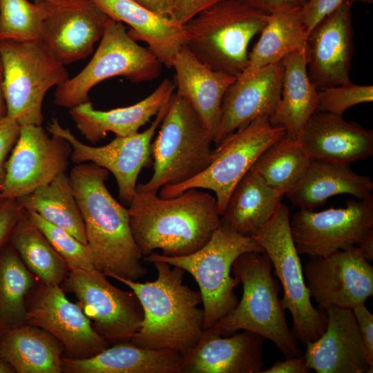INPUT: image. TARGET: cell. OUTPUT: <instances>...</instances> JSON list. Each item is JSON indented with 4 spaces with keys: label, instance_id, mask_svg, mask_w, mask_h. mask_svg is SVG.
<instances>
[{
    "label": "cell",
    "instance_id": "obj_1",
    "mask_svg": "<svg viewBox=\"0 0 373 373\" xmlns=\"http://www.w3.org/2000/svg\"><path fill=\"white\" fill-rule=\"evenodd\" d=\"M128 206L131 232L143 257L155 249L169 257L193 253L221 222L216 196L200 189L171 198L136 191Z\"/></svg>",
    "mask_w": 373,
    "mask_h": 373
},
{
    "label": "cell",
    "instance_id": "obj_2",
    "mask_svg": "<svg viewBox=\"0 0 373 373\" xmlns=\"http://www.w3.org/2000/svg\"><path fill=\"white\" fill-rule=\"evenodd\" d=\"M108 171L92 163L75 164L69 178L85 227L88 245L106 276L137 280L147 272L133 238L128 209L106 186Z\"/></svg>",
    "mask_w": 373,
    "mask_h": 373
},
{
    "label": "cell",
    "instance_id": "obj_3",
    "mask_svg": "<svg viewBox=\"0 0 373 373\" xmlns=\"http://www.w3.org/2000/svg\"><path fill=\"white\" fill-rule=\"evenodd\" d=\"M151 262L157 273L155 280L113 278L131 289L143 310L140 327L131 341L140 347L173 350L184 356L204 330L201 294L184 284L182 269L157 260Z\"/></svg>",
    "mask_w": 373,
    "mask_h": 373
},
{
    "label": "cell",
    "instance_id": "obj_4",
    "mask_svg": "<svg viewBox=\"0 0 373 373\" xmlns=\"http://www.w3.org/2000/svg\"><path fill=\"white\" fill-rule=\"evenodd\" d=\"M272 267L265 251H248L239 256L231 272L242 286V298L234 309L210 329L222 336L249 331L272 341L286 358L300 356L302 352L288 327Z\"/></svg>",
    "mask_w": 373,
    "mask_h": 373
},
{
    "label": "cell",
    "instance_id": "obj_5",
    "mask_svg": "<svg viewBox=\"0 0 373 373\" xmlns=\"http://www.w3.org/2000/svg\"><path fill=\"white\" fill-rule=\"evenodd\" d=\"M267 17L242 0L222 1L183 26L184 46L213 70L236 78L247 68L249 44Z\"/></svg>",
    "mask_w": 373,
    "mask_h": 373
},
{
    "label": "cell",
    "instance_id": "obj_6",
    "mask_svg": "<svg viewBox=\"0 0 373 373\" xmlns=\"http://www.w3.org/2000/svg\"><path fill=\"white\" fill-rule=\"evenodd\" d=\"M160 131L151 144L153 172L136 191L157 193L167 185H176L197 176L211 164L213 137L192 106L173 93Z\"/></svg>",
    "mask_w": 373,
    "mask_h": 373
},
{
    "label": "cell",
    "instance_id": "obj_7",
    "mask_svg": "<svg viewBox=\"0 0 373 373\" xmlns=\"http://www.w3.org/2000/svg\"><path fill=\"white\" fill-rule=\"evenodd\" d=\"M248 251H264L249 236L231 229L221 218V222L210 239L200 249L188 255L164 256L152 252L144 257L151 262L157 260L178 267L189 273L200 289L204 312V329L213 327L238 303L234 288L239 285L232 277L231 268L236 258Z\"/></svg>",
    "mask_w": 373,
    "mask_h": 373
},
{
    "label": "cell",
    "instance_id": "obj_8",
    "mask_svg": "<svg viewBox=\"0 0 373 373\" xmlns=\"http://www.w3.org/2000/svg\"><path fill=\"white\" fill-rule=\"evenodd\" d=\"M7 115L20 126H41L42 105L50 88L69 78L40 39L0 40Z\"/></svg>",
    "mask_w": 373,
    "mask_h": 373
},
{
    "label": "cell",
    "instance_id": "obj_9",
    "mask_svg": "<svg viewBox=\"0 0 373 373\" xmlns=\"http://www.w3.org/2000/svg\"><path fill=\"white\" fill-rule=\"evenodd\" d=\"M162 63L133 39L123 23L110 18L92 59L77 75L57 86L55 104L68 109L88 102L89 91L107 79L122 76L134 83L157 78Z\"/></svg>",
    "mask_w": 373,
    "mask_h": 373
},
{
    "label": "cell",
    "instance_id": "obj_10",
    "mask_svg": "<svg viewBox=\"0 0 373 373\" xmlns=\"http://www.w3.org/2000/svg\"><path fill=\"white\" fill-rule=\"evenodd\" d=\"M251 237L269 257L282 284L280 302L291 315L292 334L304 345L316 340L326 329L327 316L324 309H316L311 302L286 204L282 202L274 216Z\"/></svg>",
    "mask_w": 373,
    "mask_h": 373
},
{
    "label": "cell",
    "instance_id": "obj_11",
    "mask_svg": "<svg viewBox=\"0 0 373 373\" xmlns=\"http://www.w3.org/2000/svg\"><path fill=\"white\" fill-rule=\"evenodd\" d=\"M285 135V128L271 124L268 116L256 117L216 146L213 160L204 171L181 184L163 186L159 195L171 198L192 188L210 190L216 194L222 216L238 182L262 151Z\"/></svg>",
    "mask_w": 373,
    "mask_h": 373
},
{
    "label": "cell",
    "instance_id": "obj_12",
    "mask_svg": "<svg viewBox=\"0 0 373 373\" xmlns=\"http://www.w3.org/2000/svg\"><path fill=\"white\" fill-rule=\"evenodd\" d=\"M73 294L92 327L108 343L130 341L143 318L140 303L132 291L112 285L99 269H69L61 284Z\"/></svg>",
    "mask_w": 373,
    "mask_h": 373
},
{
    "label": "cell",
    "instance_id": "obj_13",
    "mask_svg": "<svg viewBox=\"0 0 373 373\" xmlns=\"http://www.w3.org/2000/svg\"><path fill=\"white\" fill-rule=\"evenodd\" d=\"M290 227L298 254L324 257L359 247L373 237V195L319 212L300 209Z\"/></svg>",
    "mask_w": 373,
    "mask_h": 373
},
{
    "label": "cell",
    "instance_id": "obj_14",
    "mask_svg": "<svg viewBox=\"0 0 373 373\" xmlns=\"http://www.w3.org/2000/svg\"><path fill=\"white\" fill-rule=\"evenodd\" d=\"M167 106L168 103L160 110L145 131L127 136H116L101 146H89L79 141L56 119H52L47 131L70 144V159L75 164L90 162L111 172L116 180L120 200L129 205L136 192L139 174L150 162L153 139L166 114Z\"/></svg>",
    "mask_w": 373,
    "mask_h": 373
},
{
    "label": "cell",
    "instance_id": "obj_15",
    "mask_svg": "<svg viewBox=\"0 0 373 373\" xmlns=\"http://www.w3.org/2000/svg\"><path fill=\"white\" fill-rule=\"evenodd\" d=\"M26 323L44 329L62 343L65 358H88L109 346L79 304L69 300L59 285L37 280L26 298Z\"/></svg>",
    "mask_w": 373,
    "mask_h": 373
},
{
    "label": "cell",
    "instance_id": "obj_16",
    "mask_svg": "<svg viewBox=\"0 0 373 373\" xmlns=\"http://www.w3.org/2000/svg\"><path fill=\"white\" fill-rule=\"evenodd\" d=\"M71 151L65 139L49 135L41 126H21L0 193L6 199H17L50 182L66 173Z\"/></svg>",
    "mask_w": 373,
    "mask_h": 373
},
{
    "label": "cell",
    "instance_id": "obj_17",
    "mask_svg": "<svg viewBox=\"0 0 373 373\" xmlns=\"http://www.w3.org/2000/svg\"><path fill=\"white\" fill-rule=\"evenodd\" d=\"M45 8L40 40L62 64L88 57L110 17L93 0H41Z\"/></svg>",
    "mask_w": 373,
    "mask_h": 373
},
{
    "label": "cell",
    "instance_id": "obj_18",
    "mask_svg": "<svg viewBox=\"0 0 373 373\" xmlns=\"http://www.w3.org/2000/svg\"><path fill=\"white\" fill-rule=\"evenodd\" d=\"M309 258L303 269L306 285L322 309L329 306L352 309L372 296L373 267L358 247Z\"/></svg>",
    "mask_w": 373,
    "mask_h": 373
},
{
    "label": "cell",
    "instance_id": "obj_19",
    "mask_svg": "<svg viewBox=\"0 0 373 373\" xmlns=\"http://www.w3.org/2000/svg\"><path fill=\"white\" fill-rule=\"evenodd\" d=\"M351 0H345L309 32L304 54L309 79L318 90L350 83L354 50Z\"/></svg>",
    "mask_w": 373,
    "mask_h": 373
},
{
    "label": "cell",
    "instance_id": "obj_20",
    "mask_svg": "<svg viewBox=\"0 0 373 373\" xmlns=\"http://www.w3.org/2000/svg\"><path fill=\"white\" fill-rule=\"evenodd\" d=\"M283 74L280 61L236 77L223 97L216 146L256 117L272 115L280 98Z\"/></svg>",
    "mask_w": 373,
    "mask_h": 373
},
{
    "label": "cell",
    "instance_id": "obj_21",
    "mask_svg": "<svg viewBox=\"0 0 373 373\" xmlns=\"http://www.w3.org/2000/svg\"><path fill=\"white\" fill-rule=\"evenodd\" d=\"M327 323L316 340L308 342L304 355L310 370L317 373H372L352 310L329 306Z\"/></svg>",
    "mask_w": 373,
    "mask_h": 373
},
{
    "label": "cell",
    "instance_id": "obj_22",
    "mask_svg": "<svg viewBox=\"0 0 373 373\" xmlns=\"http://www.w3.org/2000/svg\"><path fill=\"white\" fill-rule=\"evenodd\" d=\"M312 160L349 164L373 154V132L343 116L315 112L297 140Z\"/></svg>",
    "mask_w": 373,
    "mask_h": 373
},
{
    "label": "cell",
    "instance_id": "obj_23",
    "mask_svg": "<svg viewBox=\"0 0 373 373\" xmlns=\"http://www.w3.org/2000/svg\"><path fill=\"white\" fill-rule=\"evenodd\" d=\"M264 341L247 330L223 338L206 329L195 346L183 356L182 373H260Z\"/></svg>",
    "mask_w": 373,
    "mask_h": 373
},
{
    "label": "cell",
    "instance_id": "obj_24",
    "mask_svg": "<svg viewBox=\"0 0 373 373\" xmlns=\"http://www.w3.org/2000/svg\"><path fill=\"white\" fill-rule=\"evenodd\" d=\"M172 68L176 93L192 106L213 141L223 97L236 78L205 65L186 46L175 56Z\"/></svg>",
    "mask_w": 373,
    "mask_h": 373
},
{
    "label": "cell",
    "instance_id": "obj_25",
    "mask_svg": "<svg viewBox=\"0 0 373 373\" xmlns=\"http://www.w3.org/2000/svg\"><path fill=\"white\" fill-rule=\"evenodd\" d=\"M175 89L174 83L165 79L149 96L133 105L99 111L88 101L70 108L68 113L80 133L92 143L104 138L108 132L116 136H127L138 132L155 116L168 103Z\"/></svg>",
    "mask_w": 373,
    "mask_h": 373
},
{
    "label": "cell",
    "instance_id": "obj_26",
    "mask_svg": "<svg viewBox=\"0 0 373 373\" xmlns=\"http://www.w3.org/2000/svg\"><path fill=\"white\" fill-rule=\"evenodd\" d=\"M111 19L125 23L135 41L145 42L162 64L172 68L175 56L185 45L183 26L135 0H93Z\"/></svg>",
    "mask_w": 373,
    "mask_h": 373
},
{
    "label": "cell",
    "instance_id": "obj_27",
    "mask_svg": "<svg viewBox=\"0 0 373 373\" xmlns=\"http://www.w3.org/2000/svg\"><path fill=\"white\" fill-rule=\"evenodd\" d=\"M66 373H182L183 356L169 350L140 347L131 341L115 343L84 359L62 356Z\"/></svg>",
    "mask_w": 373,
    "mask_h": 373
},
{
    "label": "cell",
    "instance_id": "obj_28",
    "mask_svg": "<svg viewBox=\"0 0 373 373\" xmlns=\"http://www.w3.org/2000/svg\"><path fill=\"white\" fill-rule=\"evenodd\" d=\"M372 189L371 177L354 173L349 164L312 160L300 181L285 195L300 209L312 210L334 195L365 199L372 195Z\"/></svg>",
    "mask_w": 373,
    "mask_h": 373
},
{
    "label": "cell",
    "instance_id": "obj_29",
    "mask_svg": "<svg viewBox=\"0 0 373 373\" xmlns=\"http://www.w3.org/2000/svg\"><path fill=\"white\" fill-rule=\"evenodd\" d=\"M62 343L28 323L0 332V357L17 373H61Z\"/></svg>",
    "mask_w": 373,
    "mask_h": 373
},
{
    "label": "cell",
    "instance_id": "obj_30",
    "mask_svg": "<svg viewBox=\"0 0 373 373\" xmlns=\"http://www.w3.org/2000/svg\"><path fill=\"white\" fill-rule=\"evenodd\" d=\"M281 62L283 74L280 98L269 121L273 125L284 127L286 135L297 140L316 112L318 90L309 79L304 50L289 53Z\"/></svg>",
    "mask_w": 373,
    "mask_h": 373
},
{
    "label": "cell",
    "instance_id": "obj_31",
    "mask_svg": "<svg viewBox=\"0 0 373 373\" xmlns=\"http://www.w3.org/2000/svg\"><path fill=\"white\" fill-rule=\"evenodd\" d=\"M284 195L249 171L233 189L221 218L236 232L251 236L274 216Z\"/></svg>",
    "mask_w": 373,
    "mask_h": 373
},
{
    "label": "cell",
    "instance_id": "obj_32",
    "mask_svg": "<svg viewBox=\"0 0 373 373\" xmlns=\"http://www.w3.org/2000/svg\"><path fill=\"white\" fill-rule=\"evenodd\" d=\"M16 200L24 211L37 213L87 244L81 211L66 173Z\"/></svg>",
    "mask_w": 373,
    "mask_h": 373
},
{
    "label": "cell",
    "instance_id": "obj_33",
    "mask_svg": "<svg viewBox=\"0 0 373 373\" xmlns=\"http://www.w3.org/2000/svg\"><path fill=\"white\" fill-rule=\"evenodd\" d=\"M301 8L268 15L267 24L249 53L248 66L242 73L280 62L289 53L304 50L308 32Z\"/></svg>",
    "mask_w": 373,
    "mask_h": 373
},
{
    "label": "cell",
    "instance_id": "obj_34",
    "mask_svg": "<svg viewBox=\"0 0 373 373\" xmlns=\"http://www.w3.org/2000/svg\"><path fill=\"white\" fill-rule=\"evenodd\" d=\"M9 243L37 280L60 286L66 278L69 271L66 262L24 210Z\"/></svg>",
    "mask_w": 373,
    "mask_h": 373
},
{
    "label": "cell",
    "instance_id": "obj_35",
    "mask_svg": "<svg viewBox=\"0 0 373 373\" xmlns=\"http://www.w3.org/2000/svg\"><path fill=\"white\" fill-rule=\"evenodd\" d=\"M311 162L298 141L285 135L262 151L249 171L285 195L300 181Z\"/></svg>",
    "mask_w": 373,
    "mask_h": 373
},
{
    "label": "cell",
    "instance_id": "obj_36",
    "mask_svg": "<svg viewBox=\"0 0 373 373\" xmlns=\"http://www.w3.org/2000/svg\"><path fill=\"white\" fill-rule=\"evenodd\" d=\"M37 278L8 242L0 250V332L26 323V298Z\"/></svg>",
    "mask_w": 373,
    "mask_h": 373
},
{
    "label": "cell",
    "instance_id": "obj_37",
    "mask_svg": "<svg viewBox=\"0 0 373 373\" xmlns=\"http://www.w3.org/2000/svg\"><path fill=\"white\" fill-rule=\"evenodd\" d=\"M44 15L42 1L0 0V40L40 39Z\"/></svg>",
    "mask_w": 373,
    "mask_h": 373
},
{
    "label": "cell",
    "instance_id": "obj_38",
    "mask_svg": "<svg viewBox=\"0 0 373 373\" xmlns=\"http://www.w3.org/2000/svg\"><path fill=\"white\" fill-rule=\"evenodd\" d=\"M25 211L65 260L68 269H99L94 254L88 244L80 242L65 229L47 222L37 213Z\"/></svg>",
    "mask_w": 373,
    "mask_h": 373
},
{
    "label": "cell",
    "instance_id": "obj_39",
    "mask_svg": "<svg viewBox=\"0 0 373 373\" xmlns=\"http://www.w3.org/2000/svg\"><path fill=\"white\" fill-rule=\"evenodd\" d=\"M372 101V85H357L350 82L318 90L316 112L343 116L352 106Z\"/></svg>",
    "mask_w": 373,
    "mask_h": 373
},
{
    "label": "cell",
    "instance_id": "obj_40",
    "mask_svg": "<svg viewBox=\"0 0 373 373\" xmlns=\"http://www.w3.org/2000/svg\"><path fill=\"white\" fill-rule=\"evenodd\" d=\"M345 0H307L301 8V15L307 31L312 28L323 18L335 10ZM372 4L373 0H351Z\"/></svg>",
    "mask_w": 373,
    "mask_h": 373
},
{
    "label": "cell",
    "instance_id": "obj_41",
    "mask_svg": "<svg viewBox=\"0 0 373 373\" xmlns=\"http://www.w3.org/2000/svg\"><path fill=\"white\" fill-rule=\"evenodd\" d=\"M20 128L17 122L8 115L0 117V187L5 178L8 155L18 140Z\"/></svg>",
    "mask_w": 373,
    "mask_h": 373
},
{
    "label": "cell",
    "instance_id": "obj_42",
    "mask_svg": "<svg viewBox=\"0 0 373 373\" xmlns=\"http://www.w3.org/2000/svg\"><path fill=\"white\" fill-rule=\"evenodd\" d=\"M224 0H173L169 19L183 26L200 12Z\"/></svg>",
    "mask_w": 373,
    "mask_h": 373
},
{
    "label": "cell",
    "instance_id": "obj_43",
    "mask_svg": "<svg viewBox=\"0 0 373 373\" xmlns=\"http://www.w3.org/2000/svg\"><path fill=\"white\" fill-rule=\"evenodd\" d=\"M23 212L16 199H5L0 204V250L9 242Z\"/></svg>",
    "mask_w": 373,
    "mask_h": 373
},
{
    "label": "cell",
    "instance_id": "obj_44",
    "mask_svg": "<svg viewBox=\"0 0 373 373\" xmlns=\"http://www.w3.org/2000/svg\"><path fill=\"white\" fill-rule=\"evenodd\" d=\"M356 318L367 361L373 367V315L365 303L352 309Z\"/></svg>",
    "mask_w": 373,
    "mask_h": 373
},
{
    "label": "cell",
    "instance_id": "obj_45",
    "mask_svg": "<svg viewBox=\"0 0 373 373\" xmlns=\"http://www.w3.org/2000/svg\"><path fill=\"white\" fill-rule=\"evenodd\" d=\"M247 5L267 15L301 8L307 0H242Z\"/></svg>",
    "mask_w": 373,
    "mask_h": 373
},
{
    "label": "cell",
    "instance_id": "obj_46",
    "mask_svg": "<svg viewBox=\"0 0 373 373\" xmlns=\"http://www.w3.org/2000/svg\"><path fill=\"white\" fill-rule=\"evenodd\" d=\"M310 371L304 356H300L287 358L284 361H277L260 373H309Z\"/></svg>",
    "mask_w": 373,
    "mask_h": 373
},
{
    "label": "cell",
    "instance_id": "obj_47",
    "mask_svg": "<svg viewBox=\"0 0 373 373\" xmlns=\"http://www.w3.org/2000/svg\"><path fill=\"white\" fill-rule=\"evenodd\" d=\"M154 12L169 17L172 10L173 0H135Z\"/></svg>",
    "mask_w": 373,
    "mask_h": 373
},
{
    "label": "cell",
    "instance_id": "obj_48",
    "mask_svg": "<svg viewBox=\"0 0 373 373\" xmlns=\"http://www.w3.org/2000/svg\"><path fill=\"white\" fill-rule=\"evenodd\" d=\"M6 115L7 109L3 95V66L0 55V117Z\"/></svg>",
    "mask_w": 373,
    "mask_h": 373
},
{
    "label": "cell",
    "instance_id": "obj_49",
    "mask_svg": "<svg viewBox=\"0 0 373 373\" xmlns=\"http://www.w3.org/2000/svg\"><path fill=\"white\" fill-rule=\"evenodd\" d=\"M13 367L0 357V373H15Z\"/></svg>",
    "mask_w": 373,
    "mask_h": 373
},
{
    "label": "cell",
    "instance_id": "obj_50",
    "mask_svg": "<svg viewBox=\"0 0 373 373\" xmlns=\"http://www.w3.org/2000/svg\"><path fill=\"white\" fill-rule=\"evenodd\" d=\"M6 198H3V196L2 195V194L0 193V204L3 202V201L5 200Z\"/></svg>",
    "mask_w": 373,
    "mask_h": 373
},
{
    "label": "cell",
    "instance_id": "obj_51",
    "mask_svg": "<svg viewBox=\"0 0 373 373\" xmlns=\"http://www.w3.org/2000/svg\"><path fill=\"white\" fill-rule=\"evenodd\" d=\"M33 1H41V0H33Z\"/></svg>",
    "mask_w": 373,
    "mask_h": 373
}]
</instances>
